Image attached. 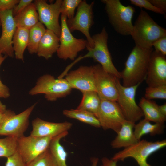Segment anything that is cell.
Instances as JSON below:
<instances>
[{
	"instance_id": "cell-1",
	"label": "cell",
	"mask_w": 166,
	"mask_h": 166,
	"mask_svg": "<svg viewBox=\"0 0 166 166\" xmlns=\"http://www.w3.org/2000/svg\"><path fill=\"white\" fill-rule=\"evenodd\" d=\"M153 48H133L120 72L123 86L128 87L141 84L146 77L149 63Z\"/></svg>"
},
{
	"instance_id": "cell-2",
	"label": "cell",
	"mask_w": 166,
	"mask_h": 166,
	"mask_svg": "<svg viewBox=\"0 0 166 166\" xmlns=\"http://www.w3.org/2000/svg\"><path fill=\"white\" fill-rule=\"evenodd\" d=\"M166 35V30L159 26L145 11L141 9L133 25L132 36L135 46L144 49L152 48L153 44Z\"/></svg>"
},
{
	"instance_id": "cell-3",
	"label": "cell",
	"mask_w": 166,
	"mask_h": 166,
	"mask_svg": "<svg viewBox=\"0 0 166 166\" xmlns=\"http://www.w3.org/2000/svg\"><path fill=\"white\" fill-rule=\"evenodd\" d=\"M109 21L117 33L124 36L131 35L133 30L132 18L134 7L123 5L119 0H102Z\"/></svg>"
},
{
	"instance_id": "cell-4",
	"label": "cell",
	"mask_w": 166,
	"mask_h": 166,
	"mask_svg": "<svg viewBox=\"0 0 166 166\" xmlns=\"http://www.w3.org/2000/svg\"><path fill=\"white\" fill-rule=\"evenodd\" d=\"M72 89L65 78L55 79L53 76L47 74L38 79L29 94L31 96L43 94L47 100L54 101L69 95Z\"/></svg>"
},
{
	"instance_id": "cell-5",
	"label": "cell",
	"mask_w": 166,
	"mask_h": 166,
	"mask_svg": "<svg viewBox=\"0 0 166 166\" xmlns=\"http://www.w3.org/2000/svg\"><path fill=\"white\" fill-rule=\"evenodd\" d=\"M94 42L93 48H86L89 52L85 55L81 57V59L86 57L93 58L98 62L104 70L115 77L121 79L120 72L114 66L107 46L108 34L104 27L101 31L92 36Z\"/></svg>"
},
{
	"instance_id": "cell-6",
	"label": "cell",
	"mask_w": 166,
	"mask_h": 166,
	"mask_svg": "<svg viewBox=\"0 0 166 166\" xmlns=\"http://www.w3.org/2000/svg\"><path fill=\"white\" fill-rule=\"evenodd\" d=\"M166 146L165 140L151 142L143 139L116 153L111 159L117 162L131 157L135 159L139 166H152L147 161L148 157Z\"/></svg>"
},
{
	"instance_id": "cell-7",
	"label": "cell",
	"mask_w": 166,
	"mask_h": 166,
	"mask_svg": "<svg viewBox=\"0 0 166 166\" xmlns=\"http://www.w3.org/2000/svg\"><path fill=\"white\" fill-rule=\"evenodd\" d=\"M140 84L126 87L120 83L117 78L116 85L118 92L117 102L125 119L135 123L144 116L143 112L136 101V90Z\"/></svg>"
},
{
	"instance_id": "cell-8",
	"label": "cell",
	"mask_w": 166,
	"mask_h": 166,
	"mask_svg": "<svg viewBox=\"0 0 166 166\" xmlns=\"http://www.w3.org/2000/svg\"><path fill=\"white\" fill-rule=\"evenodd\" d=\"M67 20L66 16L61 15V31L57 55L64 60H73L78 52L87 48L88 43L87 40L77 38L73 35L68 27Z\"/></svg>"
},
{
	"instance_id": "cell-9",
	"label": "cell",
	"mask_w": 166,
	"mask_h": 166,
	"mask_svg": "<svg viewBox=\"0 0 166 166\" xmlns=\"http://www.w3.org/2000/svg\"><path fill=\"white\" fill-rule=\"evenodd\" d=\"M36 105L34 104L18 114L7 109L0 125V135L17 138L24 136L29 125V117Z\"/></svg>"
},
{
	"instance_id": "cell-10",
	"label": "cell",
	"mask_w": 166,
	"mask_h": 166,
	"mask_svg": "<svg viewBox=\"0 0 166 166\" xmlns=\"http://www.w3.org/2000/svg\"><path fill=\"white\" fill-rule=\"evenodd\" d=\"M94 2L87 3L85 0H82L77 8L75 16L67 20L68 27L71 32L77 30L81 32L86 37L88 46L94 47V42L89 33V30L93 24V8Z\"/></svg>"
},
{
	"instance_id": "cell-11",
	"label": "cell",
	"mask_w": 166,
	"mask_h": 166,
	"mask_svg": "<svg viewBox=\"0 0 166 166\" xmlns=\"http://www.w3.org/2000/svg\"><path fill=\"white\" fill-rule=\"evenodd\" d=\"M54 137H40L30 135L26 136L24 135L18 138L17 151L27 164L49 148Z\"/></svg>"
},
{
	"instance_id": "cell-12",
	"label": "cell",
	"mask_w": 166,
	"mask_h": 166,
	"mask_svg": "<svg viewBox=\"0 0 166 166\" xmlns=\"http://www.w3.org/2000/svg\"><path fill=\"white\" fill-rule=\"evenodd\" d=\"M97 118L101 127L105 130L111 129L117 133L126 120L117 102L101 99Z\"/></svg>"
},
{
	"instance_id": "cell-13",
	"label": "cell",
	"mask_w": 166,
	"mask_h": 166,
	"mask_svg": "<svg viewBox=\"0 0 166 166\" xmlns=\"http://www.w3.org/2000/svg\"><path fill=\"white\" fill-rule=\"evenodd\" d=\"M62 0H57L53 3L48 4L45 0H36L34 2L38 15L39 21L47 29L54 33L59 38L61 31L59 21Z\"/></svg>"
},
{
	"instance_id": "cell-14",
	"label": "cell",
	"mask_w": 166,
	"mask_h": 166,
	"mask_svg": "<svg viewBox=\"0 0 166 166\" xmlns=\"http://www.w3.org/2000/svg\"><path fill=\"white\" fill-rule=\"evenodd\" d=\"M96 92L101 99L117 101L118 92L117 77L105 71L99 64L93 66Z\"/></svg>"
},
{
	"instance_id": "cell-15",
	"label": "cell",
	"mask_w": 166,
	"mask_h": 166,
	"mask_svg": "<svg viewBox=\"0 0 166 166\" xmlns=\"http://www.w3.org/2000/svg\"><path fill=\"white\" fill-rule=\"evenodd\" d=\"M12 9L0 10L2 33L0 37V53L11 57L14 55L12 44L14 34L17 28Z\"/></svg>"
},
{
	"instance_id": "cell-16",
	"label": "cell",
	"mask_w": 166,
	"mask_h": 166,
	"mask_svg": "<svg viewBox=\"0 0 166 166\" xmlns=\"http://www.w3.org/2000/svg\"><path fill=\"white\" fill-rule=\"evenodd\" d=\"M145 80L148 87L166 85L165 56L153 50L151 55Z\"/></svg>"
},
{
	"instance_id": "cell-17",
	"label": "cell",
	"mask_w": 166,
	"mask_h": 166,
	"mask_svg": "<svg viewBox=\"0 0 166 166\" xmlns=\"http://www.w3.org/2000/svg\"><path fill=\"white\" fill-rule=\"evenodd\" d=\"M65 76V79L72 89H78L82 93L96 92L93 66H81L67 73Z\"/></svg>"
},
{
	"instance_id": "cell-18",
	"label": "cell",
	"mask_w": 166,
	"mask_h": 166,
	"mask_svg": "<svg viewBox=\"0 0 166 166\" xmlns=\"http://www.w3.org/2000/svg\"><path fill=\"white\" fill-rule=\"evenodd\" d=\"M32 124V130L30 135L40 137L56 136L68 131L72 126L71 123L68 121L52 122L45 121L38 117L33 120Z\"/></svg>"
},
{
	"instance_id": "cell-19",
	"label": "cell",
	"mask_w": 166,
	"mask_h": 166,
	"mask_svg": "<svg viewBox=\"0 0 166 166\" xmlns=\"http://www.w3.org/2000/svg\"><path fill=\"white\" fill-rule=\"evenodd\" d=\"M135 123L125 120L117 133V135L111 142V145L113 148H126L133 145L139 140L136 138L134 129Z\"/></svg>"
},
{
	"instance_id": "cell-20",
	"label": "cell",
	"mask_w": 166,
	"mask_h": 166,
	"mask_svg": "<svg viewBox=\"0 0 166 166\" xmlns=\"http://www.w3.org/2000/svg\"><path fill=\"white\" fill-rule=\"evenodd\" d=\"M59 45V37L52 31L46 29L39 44L37 55L48 60L57 52Z\"/></svg>"
},
{
	"instance_id": "cell-21",
	"label": "cell",
	"mask_w": 166,
	"mask_h": 166,
	"mask_svg": "<svg viewBox=\"0 0 166 166\" xmlns=\"http://www.w3.org/2000/svg\"><path fill=\"white\" fill-rule=\"evenodd\" d=\"M138 106L143 112L144 119L156 123L164 124L166 117L161 113L159 105L155 101L142 97Z\"/></svg>"
},
{
	"instance_id": "cell-22",
	"label": "cell",
	"mask_w": 166,
	"mask_h": 166,
	"mask_svg": "<svg viewBox=\"0 0 166 166\" xmlns=\"http://www.w3.org/2000/svg\"><path fill=\"white\" fill-rule=\"evenodd\" d=\"M17 27L30 30L38 22V15L36 7L31 3L22 12L14 17Z\"/></svg>"
},
{
	"instance_id": "cell-23",
	"label": "cell",
	"mask_w": 166,
	"mask_h": 166,
	"mask_svg": "<svg viewBox=\"0 0 166 166\" xmlns=\"http://www.w3.org/2000/svg\"><path fill=\"white\" fill-rule=\"evenodd\" d=\"M29 30L17 27L12 40L14 54L16 59L24 61V53L27 48Z\"/></svg>"
},
{
	"instance_id": "cell-24",
	"label": "cell",
	"mask_w": 166,
	"mask_h": 166,
	"mask_svg": "<svg viewBox=\"0 0 166 166\" xmlns=\"http://www.w3.org/2000/svg\"><path fill=\"white\" fill-rule=\"evenodd\" d=\"M165 126L164 124L156 123L152 124L150 121L145 119L140 121L135 124L134 132L136 138L138 140L144 135L149 134L154 136L162 134L164 132Z\"/></svg>"
},
{
	"instance_id": "cell-25",
	"label": "cell",
	"mask_w": 166,
	"mask_h": 166,
	"mask_svg": "<svg viewBox=\"0 0 166 166\" xmlns=\"http://www.w3.org/2000/svg\"><path fill=\"white\" fill-rule=\"evenodd\" d=\"M68 134V131H66L54 137L49 145V149L57 166H68L66 164L67 153L60 144V140Z\"/></svg>"
},
{
	"instance_id": "cell-26",
	"label": "cell",
	"mask_w": 166,
	"mask_h": 166,
	"mask_svg": "<svg viewBox=\"0 0 166 166\" xmlns=\"http://www.w3.org/2000/svg\"><path fill=\"white\" fill-rule=\"evenodd\" d=\"M82 93L81 101L76 109L90 112L97 117L101 101L98 93L95 91H88Z\"/></svg>"
},
{
	"instance_id": "cell-27",
	"label": "cell",
	"mask_w": 166,
	"mask_h": 166,
	"mask_svg": "<svg viewBox=\"0 0 166 166\" xmlns=\"http://www.w3.org/2000/svg\"><path fill=\"white\" fill-rule=\"evenodd\" d=\"M63 113L68 117L77 120L96 128L101 127L97 117L94 114L87 111L77 109L64 110Z\"/></svg>"
},
{
	"instance_id": "cell-28",
	"label": "cell",
	"mask_w": 166,
	"mask_h": 166,
	"mask_svg": "<svg viewBox=\"0 0 166 166\" xmlns=\"http://www.w3.org/2000/svg\"><path fill=\"white\" fill-rule=\"evenodd\" d=\"M46 29L44 25L39 21L29 30L27 49L30 54L37 53L39 44Z\"/></svg>"
},
{
	"instance_id": "cell-29",
	"label": "cell",
	"mask_w": 166,
	"mask_h": 166,
	"mask_svg": "<svg viewBox=\"0 0 166 166\" xmlns=\"http://www.w3.org/2000/svg\"><path fill=\"white\" fill-rule=\"evenodd\" d=\"M17 139L13 136L0 139V157L7 158L17 151Z\"/></svg>"
},
{
	"instance_id": "cell-30",
	"label": "cell",
	"mask_w": 166,
	"mask_h": 166,
	"mask_svg": "<svg viewBox=\"0 0 166 166\" xmlns=\"http://www.w3.org/2000/svg\"><path fill=\"white\" fill-rule=\"evenodd\" d=\"M26 166H57L49 148L38 156Z\"/></svg>"
},
{
	"instance_id": "cell-31",
	"label": "cell",
	"mask_w": 166,
	"mask_h": 166,
	"mask_svg": "<svg viewBox=\"0 0 166 166\" xmlns=\"http://www.w3.org/2000/svg\"><path fill=\"white\" fill-rule=\"evenodd\" d=\"M81 0H62L60 12L62 15L70 19L74 16L76 8L77 7Z\"/></svg>"
},
{
	"instance_id": "cell-32",
	"label": "cell",
	"mask_w": 166,
	"mask_h": 166,
	"mask_svg": "<svg viewBox=\"0 0 166 166\" xmlns=\"http://www.w3.org/2000/svg\"><path fill=\"white\" fill-rule=\"evenodd\" d=\"M144 97L151 100L154 99H166V85L147 87L145 89Z\"/></svg>"
},
{
	"instance_id": "cell-33",
	"label": "cell",
	"mask_w": 166,
	"mask_h": 166,
	"mask_svg": "<svg viewBox=\"0 0 166 166\" xmlns=\"http://www.w3.org/2000/svg\"><path fill=\"white\" fill-rule=\"evenodd\" d=\"M130 3L140 8H144L155 13L164 15V13L162 10L159 9L151 4L148 0H130Z\"/></svg>"
},
{
	"instance_id": "cell-34",
	"label": "cell",
	"mask_w": 166,
	"mask_h": 166,
	"mask_svg": "<svg viewBox=\"0 0 166 166\" xmlns=\"http://www.w3.org/2000/svg\"><path fill=\"white\" fill-rule=\"evenodd\" d=\"M7 158L5 166H26V164L17 151Z\"/></svg>"
},
{
	"instance_id": "cell-35",
	"label": "cell",
	"mask_w": 166,
	"mask_h": 166,
	"mask_svg": "<svg viewBox=\"0 0 166 166\" xmlns=\"http://www.w3.org/2000/svg\"><path fill=\"white\" fill-rule=\"evenodd\" d=\"M155 50L166 56V35L157 39L152 44Z\"/></svg>"
},
{
	"instance_id": "cell-36",
	"label": "cell",
	"mask_w": 166,
	"mask_h": 166,
	"mask_svg": "<svg viewBox=\"0 0 166 166\" xmlns=\"http://www.w3.org/2000/svg\"><path fill=\"white\" fill-rule=\"evenodd\" d=\"M7 57L6 55L0 53V67L4 60ZM10 92L9 88L2 82L0 79V98H7L10 96Z\"/></svg>"
},
{
	"instance_id": "cell-37",
	"label": "cell",
	"mask_w": 166,
	"mask_h": 166,
	"mask_svg": "<svg viewBox=\"0 0 166 166\" xmlns=\"http://www.w3.org/2000/svg\"><path fill=\"white\" fill-rule=\"evenodd\" d=\"M32 0H20L19 2L12 9V14L14 17L18 14L27 6L32 3Z\"/></svg>"
},
{
	"instance_id": "cell-38",
	"label": "cell",
	"mask_w": 166,
	"mask_h": 166,
	"mask_svg": "<svg viewBox=\"0 0 166 166\" xmlns=\"http://www.w3.org/2000/svg\"><path fill=\"white\" fill-rule=\"evenodd\" d=\"M19 1V0H0V10L12 9Z\"/></svg>"
},
{
	"instance_id": "cell-39",
	"label": "cell",
	"mask_w": 166,
	"mask_h": 166,
	"mask_svg": "<svg viewBox=\"0 0 166 166\" xmlns=\"http://www.w3.org/2000/svg\"><path fill=\"white\" fill-rule=\"evenodd\" d=\"M149 2L157 8L166 12V0H148Z\"/></svg>"
},
{
	"instance_id": "cell-40",
	"label": "cell",
	"mask_w": 166,
	"mask_h": 166,
	"mask_svg": "<svg viewBox=\"0 0 166 166\" xmlns=\"http://www.w3.org/2000/svg\"><path fill=\"white\" fill-rule=\"evenodd\" d=\"M101 161V166H117V162L112 159H109L107 157H103L102 158Z\"/></svg>"
},
{
	"instance_id": "cell-41",
	"label": "cell",
	"mask_w": 166,
	"mask_h": 166,
	"mask_svg": "<svg viewBox=\"0 0 166 166\" xmlns=\"http://www.w3.org/2000/svg\"><path fill=\"white\" fill-rule=\"evenodd\" d=\"M7 110L6 105L0 100V125L2 122Z\"/></svg>"
},
{
	"instance_id": "cell-42",
	"label": "cell",
	"mask_w": 166,
	"mask_h": 166,
	"mask_svg": "<svg viewBox=\"0 0 166 166\" xmlns=\"http://www.w3.org/2000/svg\"><path fill=\"white\" fill-rule=\"evenodd\" d=\"M159 110L161 113L164 116L166 117V103L161 105H159Z\"/></svg>"
},
{
	"instance_id": "cell-43",
	"label": "cell",
	"mask_w": 166,
	"mask_h": 166,
	"mask_svg": "<svg viewBox=\"0 0 166 166\" xmlns=\"http://www.w3.org/2000/svg\"><path fill=\"white\" fill-rule=\"evenodd\" d=\"M92 166H97L98 163L99 159L97 157H93L91 159Z\"/></svg>"
},
{
	"instance_id": "cell-44",
	"label": "cell",
	"mask_w": 166,
	"mask_h": 166,
	"mask_svg": "<svg viewBox=\"0 0 166 166\" xmlns=\"http://www.w3.org/2000/svg\"><path fill=\"white\" fill-rule=\"evenodd\" d=\"M1 26V20L0 19V26Z\"/></svg>"
}]
</instances>
